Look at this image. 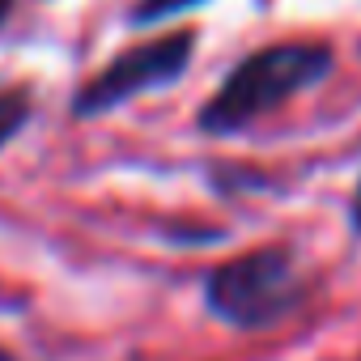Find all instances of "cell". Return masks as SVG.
I'll list each match as a JSON object with an SVG mask.
<instances>
[{"mask_svg":"<svg viewBox=\"0 0 361 361\" xmlns=\"http://www.w3.org/2000/svg\"><path fill=\"white\" fill-rule=\"evenodd\" d=\"M348 226H353V234L361 238V178H357V188H353V196H348Z\"/></svg>","mask_w":361,"mask_h":361,"instance_id":"cell-6","label":"cell"},{"mask_svg":"<svg viewBox=\"0 0 361 361\" xmlns=\"http://www.w3.org/2000/svg\"><path fill=\"white\" fill-rule=\"evenodd\" d=\"M204 302L221 323L264 331L306 302V272L289 247H255L217 264L204 276Z\"/></svg>","mask_w":361,"mask_h":361,"instance_id":"cell-2","label":"cell"},{"mask_svg":"<svg viewBox=\"0 0 361 361\" xmlns=\"http://www.w3.org/2000/svg\"><path fill=\"white\" fill-rule=\"evenodd\" d=\"M13 5H18V0H0V30H5V22H9V13H13Z\"/></svg>","mask_w":361,"mask_h":361,"instance_id":"cell-7","label":"cell"},{"mask_svg":"<svg viewBox=\"0 0 361 361\" xmlns=\"http://www.w3.org/2000/svg\"><path fill=\"white\" fill-rule=\"evenodd\" d=\"M0 361H9V353H5V348H0Z\"/></svg>","mask_w":361,"mask_h":361,"instance_id":"cell-8","label":"cell"},{"mask_svg":"<svg viewBox=\"0 0 361 361\" xmlns=\"http://www.w3.org/2000/svg\"><path fill=\"white\" fill-rule=\"evenodd\" d=\"M196 39H200L196 30H170V35H157L149 43L119 51L106 68H98L85 85H77V94L68 102L73 119H98V115H111V111L145 98V94L178 85L192 68Z\"/></svg>","mask_w":361,"mask_h":361,"instance_id":"cell-3","label":"cell"},{"mask_svg":"<svg viewBox=\"0 0 361 361\" xmlns=\"http://www.w3.org/2000/svg\"><path fill=\"white\" fill-rule=\"evenodd\" d=\"M331 68H336V51L327 43L293 39V43L259 47L226 73L217 94L200 106L196 128L204 136H238L251 123H259L264 115L293 102L298 94L323 85Z\"/></svg>","mask_w":361,"mask_h":361,"instance_id":"cell-1","label":"cell"},{"mask_svg":"<svg viewBox=\"0 0 361 361\" xmlns=\"http://www.w3.org/2000/svg\"><path fill=\"white\" fill-rule=\"evenodd\" d=\"M30 119H35V94L26 85H5L0 90V149H5L13 136H22Z\"/></svg>","mask_w":361,"mask_h":361,"instance_id":"cell-4","label":"cell"},{"mask_svg":"<svg viewBox=\"0 0 361 361\" xmlns=\"http://www.w3.org/2000/svg\"><path fill=\"white\" fill-rule=\"evenodd\" d=\"M200 5H209V0H136L132 13H128V22H132L136 30H145V26L170 22V18H178V13H192V9H200Z\"/></svg>","mask_w":361,"mask_h":361,"instance_id":"cell-5","label":"cell"}]
</instances>
